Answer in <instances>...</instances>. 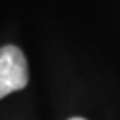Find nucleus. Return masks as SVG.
Segmentation results:
<instances>
[{
  "label": "nucleus",
  "instance_id": "nucleus-1",
  "mask_svg": "<svg viewBox=\"0 0 120 120\" xmlns=\"http://www.w3.org/2000/svg\"><path fill=\"white\" fill-rule=\"evenodd\" d=\"M28 83V64L23 52L15 45L0 49V98Z\"/></svg>",
  "mask_w": 120,
  "mask_h": 120
},
{
  "label": "nucleus",
  "instance_id": "nucleus-2",
  "mask_svg": "<svg viewBox=\"0 0 120 120\" xmlns=\"http://www.w3.org/2000/svg\"><path fill=\"white\" fill-rule=\"evenodd\" d=\"M68 120H87V118H82V117H72V118H68Z\"/></svg>",
  "mask_w": 120,
  "mask_h": 120
}]
</instances>
